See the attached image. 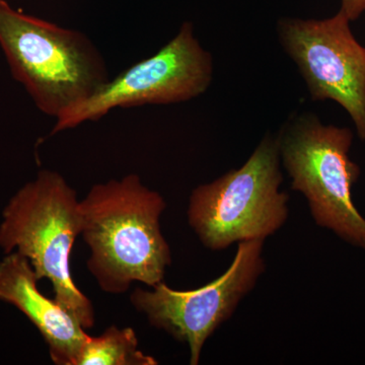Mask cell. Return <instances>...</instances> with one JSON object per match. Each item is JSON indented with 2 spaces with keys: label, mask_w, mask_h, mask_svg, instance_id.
<instances>
[{
  "label": "cell",
  "mask_w": 365,
  "mask_h": 365,
  "mask_svg": "<svg viewBox=\"0 0 365 365\" xmlns=\"http://www.w3.org/2000/svg\"><path fill=\"white\" fill-rule=\"evenodd\" d=\"M341 11L350 21L357 20L365 11V0H341Z\"/></svg>",
  "instance_id": "11"
},
{
  "label": "cell",
  "mask_w": 365,
  "mask_h": 365,
  "mask_svg": "<svg viewBox=\"0 0 365 365\" xmlns=\"http://www.w3.org/2000/svg\"><path fill=\"white\" fill-rule=\"evenodd\" d=\"M39 280L25 256L6 254L0 261V300L16 307L38 329L55 364L76 365L88 335L56 300L42 294Z\"/></svg>",
  "instance_id": "9"
},
{
  "label": "cell",
  "mask_w": 365,
  "mask_h": 365,
  "mask_svg": "<svg viewBox=\"0 0 365 365\" xmlns=\"http://www.w3.org/2000/svg\"><path fill=\"white\" fill-rule=\"evenodd\" d=\"M165 206L136 174L96 184L79 201L88 269L103 292L124 294L137 281L151 288L163 281L172 263L160 225Z\"/></svg>",
  "instance_id": "1"
},
{
  "label": "cell",
  "mask_w": 365,
  "mask_h": 365,
  "mask_svg": "<svg viewBox=\"0 0 365 365\" xmlns=\"http://www.w3.org/2000/svg\"><path fill=\"white\" fill-rule=\"evenodd\" d=\"M213 63L185 23L174 39L148 58L110 79L91 97L55 119L51 134L102 119L118 108L187 102L205 93L212 81Z\"/></svg>",
  "instance_id": "6"
},
{
  "label": "cell",
  "mask_w": 365,
  "mask_h": 365,
  "mask_svg": "<svg viewBox=\"0 0 365 365\" xmlns=\"http://www.w3.org/2000/svg\"><path fill=\"white\" fill-rule=\"evenodd\" d=\"M0 47L13 78L54 119L111 79L88 36L18 11L6 0H0Z\"/></svg>",
  "instance_id": "2"
},
{
  "label": "cell",
  "mask_w": 365,
  "mask_h": 365,
  "mask_svg": "<svg viewBox=\"0 0 365 365\" xmlns=\"http://www.w3.org/2000/svg\"><path fill=\"white\" fill-rule=\"evenodd\" d=\"M81 234L76 190L59 173L43 170L16 191L2 211L0 248L25 256L39 279L51 281L54 299L88 330L93 304L74 283L71 256Z\"/></svg>",
  "instance_id": "3"
},
{
  "label": "cell",
  "mask_w": 365,
  "mask_h": 365,
  "mask_svg": "<svg viewBox=\"0 0 365 365\" xmlns=\"http://www.w3.org/2000/svg\"><path fill=\"white\" fill-rule=\"evenodd\" d=\"M349 23L339 11L326 20L287 19L278 30L312 98L338 103L365 141V48L355 39Z\"/></svg>",
  "instance_id": "8"
},
{
  "label": "cell",
  "mask_w": 365,
  "mask_h": 365,
  "mask_svg": "<svg viewBox=\"0 0 365 365\" xmlns=\"http://www.w3.org/2000/svg\"><path fill=\"white\" fill-rule=\"evenodd\" d=\"M263 239L240 242L230 269L207 285L178 292L162 281L153 290L136 288L131 304L145 314L151 326L186 342L191 352L190 364L197 365L206 340L230 318L263 273Z\"/></svg>",
  "instance_id": "7"
},
{
  "label": "cell",
  "mask_w": 365,
  "mask_h": 365,
  "mask_svg": "<svg viewBox=\"0 0 365 365\" xmlns=\"http://www.w3.org/2000/svg\"><path fill=\"white\" fill-rule=\"evenodd\" d=\"M157 360L144 354L132 328L111 326L98 337L88 336L76 365H155Z\"/></svg>",
  "instance_id": "10"
},
{
  "label": "cell",
  "mask_w": 365,
  "mask_h": 365,
  "mask_svg": "<svg viewBox=\"0 0 365 365\" xmlns=\"http://www.w3.org/2000/svg\"><path fill=\"white\" fill-rule=\"evenodd\" d=\"M281 182L279 139L266 135L242 168L192 192L190 225L215 251L265 240L287 220L288 195L279 191Z\"/></svg>",
  "instance_id": "4"
},
{
  "label": "cell",
  "mask_w": 365,
  "mask_h": 365,
  "mask_svg": "<svg viewBox=\"0 0 365 365\" xmlns=\"http://www.w3.org/2000/svg\"><path fill=\"white\" fill-rule=\"evenodd\" d=\"M278 139L292 188L306 197L317 225L365 250V220L352 199L360 176L359 165L349 158L352 131L304 115L288 124Z\"/></svg>",
  "instance_id": "5"
}]
</instances>
